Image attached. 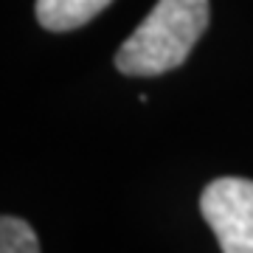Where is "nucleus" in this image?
I'll use <instances>...</instances> for the list:
<instances>
[{
    "label": "nucleus",
    "instance_id": "nucleus-3",
    "mask_svg": "<svg viewBox=\"0 0 253 253\" xmlns=\"http://www.w3.org/2000/svg\"><path fill=\"white\" fill-rule=\"evenodd\" d=\"M113 0H37V20L48 31H73L90 23Z\"/></svg>",
    "mask_w": 253,
    "mask_h": 253
},
{
    "label": "nucleus",
    "instance_id": "nucleus-1",
    "mask_svg": "<svg viewBox=\"0 0 253 253\" xmlns=\"http://www.w3.org/2000/svg\"><path fill=\"white\" fill-rule=\"evenodd\" d=\"M208 26V0H158L116 54L124 76H161L186 62Z\"/></svg>",
    "mask_w": 253,
    "mask_h": 253
},
{
    "label": "nucleus",
    "instance_id": "nucleus-4",
    "mask_svg": "<svg viewBox=\"0 0 253 253\" xmlns=\"http://www.w3.org/2000/svg\"><path fill=\"white\" fill-rule=\"evenodd\" d=\"M0 253H40L34 228L20 217L0 219Z\"/></svg>",
    "mask_w": 253,
    "mask_h": 253
},
{
    "label": "nucleus",
    "instance_id": "nucleus-2",
    "mask_svg": "<svg viewBox=\"0 0 253 253\" xmlns=\"http://www.w3.org/2000/svg\"><path fill=\"white\" fill-rule=\"evenodd\" d=\"M200 214L222 253H253V180L217 177L200 194Z\"/></svg>",
    "mask_w": 253,
    "mask_h": 253
}]
</instances>
